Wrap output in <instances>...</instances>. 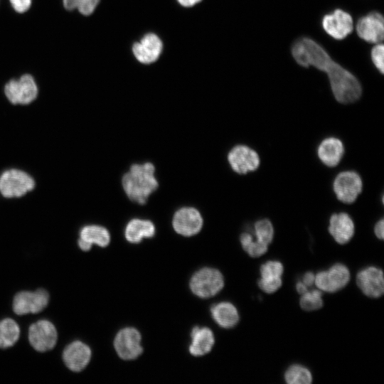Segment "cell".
Masks as SVG:
<instances>
[{"mask_svg": "<svg viewBox=\"0 0 384 384\" xmlns=\"http://www.w3.org/2000/svg\"><path fill=\"white\" fill-rule=\"evenodd\" d=\"M292 54L301 66L312 65L328 75L334 96L340 103H351L361 97L362 87L356 77L336 63L314 40L299 38L293 44Z\"/></svg>", "mask_w": 384, "mask_h": 384, "instance_id": "6da1fadb", "label": "cell"}, {"mask_svg": "<svg viewBox=\"0 0 384 384\" xmlns=\"http://www.w3.org/2000/svg\"><path fill=\"white\" fill-rule=\"evenodd\" d=\"M155 166L151 162L134 164L122 178L123 189L130 201L139 205L146 203L159 186L154 176Z\"/></svg>", "mask_w": 384, "mask_h": 384, "instance_id": "7a4b0ae2", "label": "cell"}, {"mask_svg": "<svg viewBox=\"0 0 384 384\" xmlns=\"http://www.w3.org/2000/svg\"><path fill=\"white\" fill-rule=\"evenodd\" d=\"M36 183L33 178L18 169H9L0 175V193L7 198H19L32 191Z\"/></svg>", "mask_w": 384, "mask_h": 384, "instance_id": "3957f363", "label": "cell"}, {"mask_svg": "<svg viewBox=\"0 0 384 384\" xmlns=\"http://www.w3.org/2000/svg\"><path fill=\"white\" fill-rule=\"evenodd\" d=\"M4 92L13 105H28L38 96V87L34 78L24 74L18 79H11L4 85Z\"/></svg>", "mask_w": 384, "mask_h": 384, "instance_id": "277c9868", "label": "cell"}, {"mask_svg": "<svg viewBox=\"0 0 384 384\" xmlns=\"http://www.w3.org/2000/svg\"><path fill=\"white\" fill-rule=\"evenodd\" d=\"M224 286L222 274L213 268H203L196 272L190 282L193 294L201 298H209L218 293Z\"/></svg>", "mask_w": 384, "mask_h": 384, "instance_id": "5b68a950", "label": "cell"}, {"mask_svg": "<svg viewBox=\"0 0 384 384\" xmlns=\"http://www.w3.org/2000/svg\"><path fill=\"white\" fill-rule=\"evenodd\" d=\"M362 179L358 174L353 171H343L334 179L333 188L336 198L344 203H353L361 193Z\"/></svg>", "mask_w": 384, "mask_h": 384, "instance_id": "8992f818", "label": "cell"}, {"mask_svg": "<svg viewBox=\"0 0 384 384\" xmlns=\"http://www.w3.org/2000/svg\"><path fill=\"white\" fill-rule=\"evenodd\" d=\"M350 272L346 265L337 263L327 271H321L315 276L317 287L326 292H336L343 288L349 282Z\"/></svg>", "mask_w": 384, "mask_h": 384, "instance_id": "52a82bcc", "label": "cell"}, {"mask_svg": "<svg viewBox=\"0 0 384 384\" xmlns=\"http://www.w3.org/2000/svg\"><path fill=\"white\" fill-rule=\"evenodd\" d=\"M57 331L54 325L46 320L33 324L28 330V340L32 347L40 352L51 350L57 341Z\"/></svg>", "mask_w": 384, "mask_h": 384, "instance_id": "ba28073f", "label": "cell"}, {"mask_svg": "<svg viewBox=\"0 0 384 384\" xmlns=\"http://www.w3.org/2000/svg\"><path fill=\"white\" fill-rule=\"evenodd\" d=\"M49 301L48 293L42 289L36 292L18 293L13 302L14 311L18 315L38 313L43 310Z\"/></svg>", "mask_w": 384, "mask_h": 384, "instance_id": "9c48e42d", "label": "cell"}, {"mask_svg": "<svg viewBox=\"0 0 384 384\" xmlns=\"http://www.w3.org/2000/svg\"><path fill=\"white\" fill-rule=\"evenodd\" d=\"M321 23L326 33L336 40L345 38L353 29L352 16L340 9L326 14L322 18Z\"/></svg>", "mask_w": 384, "mask_h": 384, "instance_id": "30bf717a", "label": "cell"}, {"mask_svg": "<svg viewBox=\"0 0 384 384\" xmlns=\"http://www.w3.org/2000/svg\"><path fill=\"white\" fill-rule=\"evenodd\" d=\"M141 336L134 328H125L116 336L114 348L118 356L124 360L137 358L143 351L140 345Z\"/></svg>", "mask_w": 384, "mask_h": 384, "instance_id": "8fae6325", "label": "cell"}, {"mask_svg": "<svg viewBox=\"0 0 384 384\" xmlns=\"http://www.w3.org/2000/svg\"><path fill=\"white\" fill-rule=\"evenodd\" d=\"M358 36L370 43H382L384 37V18L378 12H371L361 17L356 23Z\"/></svg>", "mask_w": 384, "mask_h": 384, "instance_id": "7c38bea8", "label": "cell"}, {"mask_svg": "<svg viewBox=\"0 0 384 384\" xmlns=\"http://www.w3.org/2000/svg\"><path fill=\"white\" fill-rule=\"evenodd\" d=\"M228 160L232 169L239 174L256 170L260 163L258 154L245 145L234 146L228 153Z\"/></svg>", "mask_w": 384, "mask_h": 384, "instance_id": "4fadbf2b", "label": "cell"}, {"mask_svg": "<svg viewBox=\"0 0 384 384\" xmlns=\"http://www.w3.org/2000/svg\"><path fill=\"white\" fill-rule=\"evenodd\" d=\"M172 223L177 233L183 236H192L201 230L203 218L196 208L183 207L175 213Z\"/></svg>", "mask_w": 384, "mask_h": 384, "instance_id": "5bb4252c", "label": "cell"}, {"mask_svg": "<svg viewBox=\"0 0 384 384\" xmlns=\"http://www.w3.org/2000/svg\"><path fill=\"white\" fill-rule=\"evenodd\" d=\"M356 283L362 292L371 298H378L384 292V280L382 270L370 266L358 272Z\"/></svg>", "mask_w": 384, "mask_h": 384, "instance_id": "9a60e30c", "label": "cell"}, {"mask_svg": "<svg viewBox=\"0 0 384 384\" xmlns=\"http://www.w3.org/2000/svg\"><path fill=\"white\" fill-rule=\"evenodd\" d=\"M163 43L158 36L154 33L146 34L132 47V52L136 59L143 64L155 62L160 56Z\"/></svg>", "mask_w": 384, "mask_h": 384, "instance_id": "2e32d148", "label": "cell"}, {"mask_svg": "<svg viewBox=\"0 0 384 384\" xmlns=\"http://www.w3.org/2000/svg\"><path fill=\"white\" fill-rule=\"evenodd\" d=\"M90 358V348L78 341L70 343L63 353L65 364L70 370L75 372L83 370L88 364Z\"/></svg>", "mask_w": 384, "mask_h": 384, "instance_id": "e0dca14e", "label": "cell"}, {"mask_svg": "<svg viewBox=\"0 0 384 384\" xmlns=\"http://www.w3.org/2000/svg\"><path fill=\"white\" fill-rule=\"evenodd\" d=\"M329 231L336 242L346 244L354 235L353 221L346 213H334L329 220Z\"/></svg>", "mask_w": 384, "mask_h": 384, "instance_id": "ac0fdd59", "label": "cell"}, {"mask_svg": "<svg viewBox=\"0 0 384 384\" xmlns=\"http://www.w3.org/2000/svg\"><path fill=\"white\" fill-rule=\"evenodd\" d=\"M110 242V233L102 226L88 225L84 226L80 231L78 245L83 251L90 250L92 244L105 247Z\"/></svg>", "mask_w": 384, "mask_h": 384, "instance_id": "d6986e66", "label": "cell"}, {"mask_svg": "<svg viewBox=\"0 0 384 384\" xmlns=\"http://www.w3.org/2000/svg\"><path fill=\"white\" fill-rule=\"evenodd\" d=\"M317 154L323 164L329 167H334L340 162L344 154V147L340 139L329 137L321 142Z\"/></svg>", "mask_w": 384, "mask_h": 384, "instance_id": "ffe728a7", "label": "cell"}, {"mask_svg": "<svg viewBox=\"0 0 384 384\" xmlns=\"http://www.w3.org/2000/svg\"><path fill=\"white\" fill-rule=\"evenodd\" d=\"M191 336L192 342L189 346V352L191 355L201 356L210 351L214 344V336L208 328L196 326L193 329Z\"/></svg>", "mask_w": 384, "mask_h": 384, "instance_id": "44dd1931", "label": "cell"}, {"mask_svg": "<svg viewBox=\"0 0 384 384\" xmlns=\"http://www.w3.org/2000/svg\"><path fill=\"white\" fill-rule=\"evenodd\" d=\"M156 229L153 223L149 220L132 219L126 226L125 238L132 243H138L144 238H151L155 235Z\"/></svg>", "mask_w": 384, "mask_h": 384, "instance_id": "7402d4cb", "label": "cell"}, {"mask_svg": "<svg viewBox=\"0 0 384 384\" xmlns=\"http://www.w3.org/2000/svg\"><path fill=\"white\" fill-rule=\"evenodd\" d=\"M210 312L215 321L223 328H232L239 321L237 309L229 302H221L213 305Z\"/></svg>", "mask_w": 384, "mask_h": 384, "instance_id": "603a6c76", "label": "cell"}, {"mask_svg": "<svg viewBox=\"0 0 384 384\" xmlns=\"http://www.w3.org/2000/svg\"><path fill=\"white\" fill-rule=\"evenodd\" d=\"M20 335L17 323L11 319L0 321V348H7L14 345Z\"/></svg>", "mask_w": 384, "mask_h": 384, "instance_id": "cb8c5ba5", "label": "cell"}, {"mask_svg": "<svg viewBox=\"0 0 384 384\" xmlns=\"http://www.w3.org/2000/svg\"><path fill=\"white\" fill-rule=\"evenodd\" d=\"M284 380L288 384H309L312 381V375L306 367L293 365L286 370Z\"/></svg>", "mask_w": 384, "mask_h": 384, "instance_id": "d4e9b609", "label": "cell"}, {"mask_svg": "<svg viewBox=\"0 0 384 384\" xmlns=\"http://www.w3.org/2000/svg\"><path fill=\"white\" fill-rule=\"evenodd\" d=\"M243 250L252 257H258L267 251L268 245L254 239L249 233H243L240 237Z\"/></svg>", "mask_w": 384, "mask_h": 384, "instance_id": "484cf974", "label": "cell"}, {"mask_svg": "<svg viewBox=\"0 0 384 384\" xmlns=\"http://www.w3.org/2000/svg\"><path fill=\"white\" fill-rule=\"evenodd\" d=\"M63 7L68 11L78 10L84 16L91 15L100 0H62Z\"/></svg>", "mask_w": 384, "mask_h": 384, "instance_id": "4316f807", "label": "cell"}, {"mask_svg": "<svg viewBox=\"0 0 384 384\" xmlns=\"http://www.w3.org/2000/svg\"><path fill=\"white\" fill-rule=\"evenodd\" d=\"M255 234L256 239L266 245H269L274 236V229L272 223L268 219L257 220L255 225Z\"/></svg>", "mask_w": 384, "mask_h": 384, "instance_id": "83f0119b", "label": "cell"}, {"mask_svg": "<svg viewBox=\"0 0 384 384\" xmlns=\"http://www.w3.org/2000/svg\"><path fill=\"white\" fill-rule=\"evenodd\" d=\"M321 292L319 290L306 292L302 294L299 301L301 307L305 311L317 310L323 306Z\"/></svg>", "mask_w": 384, "mask_h": 384, "instance_id": "f1b7e54d", "label": "cell"}, {"mask_svg": "<svg viewBox=\"0 0 384 384\" xmlns=\"http://www.w3.org/2000/svg\"><path fill=\"white\" fill-rule=\"evenodd\" d=\"M283 265L279 261H267L261 265L260 272L262 278L281 277Z\"/></svg>", "mask_w": 384, "mask_h": 384, "instance_id": "f546056e", "label": "cell"}, {"mask_svg": "<svg viewBox=\"0 0 384 384\" xmlns=\"http://www.w3.org/2000/svg\"><path fill=\"white\" fill-rule=\"evenodd\" d=\"M282 284L281 277L260 278L258 281L259 287L267 294L275 292Z\"/></svg>", "mask_w": 384, "mask_h": 384, "instance_id": "4dcf8cb0", "label": "cell"}, {"mask_svg": "<svg viewBox=\"0 0 384 384\" xmlns=\"http://www.w3.org/2000/svg\"><path fill=\"white\" fill-rule=\"evenodd\" d=\"M383 55V44L382 43H376L371 50L370 55L374 65L381 74H383L384 71Z\"/></svg>", "mask_w": 384, "mask_h": 384, "instance_id": "1f68e13d", "label": "cell"}, {"mask_svg": "<svg viewBox=\"0 0 384 384\" xmlns=\"http://www.w3.org/2000/svg\"><path fill=\"white\" fill-rule=\"evenodd\" d=\"M12 9L18 14L26 12L31 6L33 0H9Z\"/></svg>", "mask_w": 384, "mask_h": 384, "instance_id": "d6a6232c", "label": "cell"}, {"mask_svg": "<svg viewBox=\"0 0 384 384\" xmlns=\"http://www.w3.org/2000/svg\"><path fill=\"white\" fill-rule=\"evenodd\" d=\"M383 226H384V223H383V219H380L375 225V228H374V232H375V235L377 236L378 238L379 239H381L383 240Z\"/></svg>", "mask_w": 384, "mask_h": 384, "instance_id": "836d02e7", "label": "cell"}, {"mask_svg": "<svg viewBox=\"0 0 384 384\" xmlns=\"http://www.w3.org/2000/svg\"><path fill=\"white\" fill-rule=\"evenodd\" d=\"M314 280H315V275L312 272H308L304 275L302 282L306 287H309V286H311L314 283Z\"/></svg>", "mask_w": 384, "mask_h": 384, "instance_id": "e575fe53", "label": "cell"}, {"mask_svg": "<svg viewBox=\"0 0 384 384\" xmlns=\"http://www.w3.org/2000/svg\"><path fill=\"white\" fill-rule=\"evenodd\" d=\"M201 0H177V1L184 7H191L199 3Z\"/></svg>", "mask_w": 384, "mask_h": 384, "instance_id": "d590c367", "label": "cell"}, {"mask_svg": "<svg viewBox=\"0 0 384 384\" xmlns=\"http://www.w3.org/2000/svg\"><path fill=\"white\" fill-rule=\"evenodd\" d=\"M296 289L298 293L302 294L307 292V287L302 282H298L296 284Z\"/></svg>", "mask_w": 384, "mask_h": 384, "instance_id": "8d00e7d4", "label": "cell"}]
</instances>
